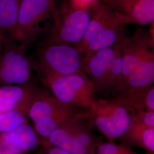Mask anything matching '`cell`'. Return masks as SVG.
Returning a JSON list of instances; mask_svg holds the SVG:
<instances>
[{
	"label": "cell",
	"mask_w": 154,
	"mask_h": 154,
	"mask_svg": "<svg viewBox=\"0 0 154 154\" xmlns=\"http://www.w3.org/2000/svg\"><path fill=\"white\" fill-rule=\"evenodd\" d=\"M46 154H71L57 147H50L48 149Z\"/></svg>",
	"instance_id": "obj_26"
},
{
	"label": "cell",
	"mask_w": 154,
	"mask_h": 154,
	"mask_svg": "<svg viewBox=\"0 0 154 154\" xmlns=\"http://www.w3.org/2000/svg\"><path fill=\"white\" fill-rule=\"evenodd\" d=\"M123 68V62L122 55L121 44L116 51V56L111 63L110 70L107 75L104 90L113 88L117 90L121 80Z\"/></svg>",
	"instance_id": "obj_20"
},
{
	"label": "cell",
	"mask_w": 154,
	"mask_h": 154,
	"mask_svg": "<svg viewBox=\"0 0 154 154\" xmlns=\"http://www.w3.org/2000/svg\"><path fill=\"white\" fill-rule=\"evenodd\" d=\"M123 36L112 46L83 56V72L93 82L97 92L104 90L107 75L116 51L121 44Z\"/></svg>",
	"instance_id": "obj_10"
},
{
	"label": "cell",
	"mask_w": 154,
	"mask_h": 154,
	"mask_svg": "<svg viewBox=\"0 0 154 154\" xmlns=\"http://www.w3.org/2000/svg\"><path fill=\"white\" fill-rule=\"evenodd\" d=\"M2 142L6 144L18 154L35 148L38 138L35 130L26 123L10 132L2 133Z\"/></svg>",
	"instance_id": "obj_16"
},
{
	"label": "cell",
	"mask_w": 154,
	"mask_h": 154,
	"mask_svg": "<svg viewBox=\"0 0 154 154\" xmlns=\"http://www.w3.org/2000/svg\"><path fill=\"white\" fill-rule=\"evenodd\" d=\"M116 99L133 112L154 111V84L139 88H127Z\"/></svg>",
	"instance_id": "obj_13"
},
{
	"label": "cell",
	"mask_w": 154,
	"mask_h": 154,
	"mask_svg": "<svg viewBox=\"0 0 154 154\" xmlns=\"http://www.w3.org/2000/svg\"><path fill=\"white\" fill-rule=\"evenodd\" d=\"M25 113L18 110H12L0 114V132L6 133L14 130L26 123Z\"/></svg>",
	"instance_id": "obj_21"
},
{
	"label": "cell",
	"mask_w": 154,
	"mask_h": 154,
	"mask_svg": "<svg viewBox=\"0 0 154 154\" xmlns=\"http://www.w3.org/2000/svg\"><path fill=\"white\" fill-rule=\"evenodd\" d=\"M5 37L0 35V52L1 50L2 49V44H3V39Z\"/></svg>",
	"instance_id": "obj_27"
},
{
	"label": "cell",
	"mask_w": 154,
	"mask_h": 154,
	"mask_svg": "<svg viewBox=\"0 0 154 154\" xmlns=\"http://www.w3.org/2000/svg\"><path fill=\"white\" fill-rule=\"evenodd\" d=\"M91 19L90 9L71 5L58 11L53 20L49 38L52 42L77 45L84 37Z\"/></svg>",
	"instance_id": "obj_7"
},
{
	"label": "cell",
	"mask_w": 154,
	"mask_h": 154,
	"mask_svg": "<svg viewBox=\"0 0 154 154\" xmlns=\"http://www.w3.org/2000/svg\"><path fill=\"white\" fill-rule=\"evenodd\" d=\"M85 111L80 112L61 127L77 138L91 154H95L100 140L92 131L93 128L85 116Z\"/></svg>",
	"instance_id": "obj_14"
},
{
	"label": "cell",
	"mask_w": 154,
	"mask_h": 154,
	"mask_svg": "<svg viewBox=\"0 0 154 154\" xmlns=\"http://www.w3.org/2000/svg\"><path fill=\"white\" fill-rule=\"evenodd\" d=\"M99 0H72V5L77 8L90 9L95 5Z\"/></svg>",
	"instance_id": "obj_24"
},
{
	"label": "cell",
	"mask_w": 154,
	"mask_h": 154,
	"mask_svg": "<svg viewBox=\"0 0 154 154\" xmlns=\"http://www.w3.org/2000/svg\"><path fill=\"white\" fill-rule=\"evenodd\" d=\"M154 82V52H153L142 61L131 75L127 78L119 93L127 88L146 87L152 85Z\"/></svg>",
	"instance_id": "obj_17"
},
{
	"label": "cell",
	"mask_w": 154,
	"mask_h": 154,
	"mask_svg": "<svg viewBox=\"0 0 154 154\" xmlns=\"http://www.w3.org/2000/svg\"><path fill=\"white\" fill-rule=\"evenodd\" d=\"M37 90L29 83L0 86V114L12 110L28 113Z\"/></svg>",
	"instance_id": "obj_11"
},
{
	"label": "cell",
	"mask_w": 154,
	"mask_h": 154,
	"mask_svg": "<svg viewBox=\"0 0 154 154\" xmlns=\"http://www.w3.org/2000/svg\"><path fill=\"white\" fill-rule=\"evenodd\" d=\"M83 59L71 45L47 41L39 53V70L42 78L83 72Z\"/></svg>",
	"instance_id": "obj_5"
},
{
	"label": "cell",
	"mask_w": 154,
	"mask_h": 154,
	"mask_svg": "<svg viewBox=\"0 0 154 154\" xmlns=\"http://www.w3.org/2000/svg\"><path fill=\"white\" fill-rule=\"evenodd\" d=\"M50 144L71 154H91L84 145L65 128L60 127L48 138Z\"/></svg>",
	"instance_id": "obj_19"
},
{
	"label": "cell",
	"mask_w": 154,
	"mask_h": 154,
	"mask_svg": "<svg viewBox=\"0 0 154 154\" xmlns=\"http://www.w3.org/2000/svg\"><path fill=\"white\" fill-rule=\"evenodd\" d=\"M99 2L126 25L154 22V0H99Z\"/></svg>",
	"instance_id": "obj_9"
},
{
	"label": "cell",
	"mask_w": 154,
	"mask_h": 154,
	"mask_svg": "<svg viewBox=\"0 0 154 154\" xmlns=\"http://www.w3.org/2000/svg\"><path fill=\"white\" fill-rule=\"evenodd\" d=\"M117 139L127 147H137L154 154V127L131 122L126 131Z\"/></svg>",
	"instance_id": "obj_15"
},
{
	"label": "cell",
	"mask_w": 154,
	"mask_h": 154,
	"mask_svg": "<svg viewBox=\"0 0 154 154\" xmlns=\"http://www.w3.org/2000/svg\"><path fill=\"white\" fill-rule=\"evenodd\" d=\"M79 111L81 109L61 102L53 95L37 90L28 110V115L35 123L54 116Z\"/></svg>",
	"instance_id": "obj_12"
},
{
	"label": "cell",
	"mask_w": 154,
	"mask_h": 154,
	"mask_svg": "<svg viewBox=\"0 0 154 154\" xmlns=\"http://www.w3.org/2000/svg\"><path fill=\"white\" fill-rule=\"evenodd\" d=\"M21 0H0V35L12 38L18 23Z\"/></svg>",
	"instance_id": "obj_18"
},
{
	"label": "cell",
	"mask_w": 154,
	"mask_h": 154,
	"mask_svg": "<svg viewBox=\"0 0 154 154\" xmlns=\"http://www.w3.org/2000/svg\"><path fill=\"white\" fill-rule=\"evenodd\" d=\"M153 52V37L142 29H137L132 36H123L122 55L123 68L121 80L116 91L119 93L121 91L127 78L142 61Z\"/></svg>",
	"instance_id": "obj_8"
},
{
	"label": "cell",
	"mask_w": 154,
	"mask_h": 154,
	"mask_svg": "<svg viewBox=\"0 0 154 154\" xmlns=\"http://www.w3.org/2000/svg\"><path fill=\"white\" fill-rule=\"evenodd\" d=\"M132 110L118 99H98L95 101L85 116L91 126L101 132L108 142L121 137L132 121Z\"/></svg>",
	"instance_id": "obj_2"
},
{
	"label": "cell",
	"mask_w": 154,
	"mask_h": 154,
	"mask_svg": "<svg viewBox=\"0 0 154 154\" xmlns=\"http://www.w3.org/2000/svg\"><path fill=\"white\" fill-rule=\"evenodd\" d=\"M95 154H140L135 152L130 147L122 144H117L115 142H103L100 141L96 148Z\"/></svg>",
	"instance_id": "obj_22"
},
{
	"label": "cell",
	"mask_w": 154,
	"mask_h": 154,
	"mask_svg": "<svg viewBox=\"0 0 154 154\" xmlns=\"http://www.w3.org/2000/svg\"><path fill=\"white\" fill-rule=\"evenodd\" d=\"M58 14L55 0H21L18 23L12 39L26 46L31 44L42 33V23Z\"/></svg>",
	"instance_id": "obj_4"
},
{
	"label": "cell",
	"mask_w": 154,
	"mask_h": 154,
	"mask_svg": "<svg viewBox=\"0 0 154 154\" xmlns=\"http://www.w3.org/2000/svg\"><path fill=\"white\" fill-rule=\"evenodd\" d=\"M0 154H20L5 143L0 144Z\"/></svg>",
	"instance_id": "obj_25"
},
{
	"label": "cell",
	"mask_w": 154,
	"mask_h": 154,
	"mask_svg": "<svg viewBox=\"0 0 154 154\" xmlns=\"http://www.w3.org/2000/svg\"><path fill=\"white\" fill-rule=\"evenodd\" d=\"M53 95L60 102L79 109H90L96 100L93 83L83 72L42 78Z\"/></svg>",
	"instance_id": "obj_3"
},
{
	"label": "cell",
	"mask_w": 154,
	"mask_h": 154,
	"mask_svg": "<svg viewBox=\"0 0 154 154\" xmlns=\"http://www.w3.org/2000/svg\"><path fill=\"white\" fill-rule=\"evenodd\" d=\"M26 48L11 38H4L0 52V85L19 86L29 82L33 65L26 55Z\"/></svg>",
	"instance_id": "obj_6"
},
{
	"label": "cell",
	"mask_w": 154,
	"mask_h": 154,
	"mask_svg": "<svg viewBox=\"0 0 154 154\" xmlns=\"http://www.w3.org/2000/svg\"><path fill=\"white\" fill-rule=\"evenodd\" d=\"M132 122L148 127H154V111L134 112Z\"/></svg>",
	"instance_id": "obj_23"
},
{
	"label": "cell",
	"mask_w": 154,
	"mask_h": 154,
	"mask_svg": "<svg viewBox=\"0 0 154 154\" xmlns=\"http://www.w3.org/2000/svg\"><path fill=\"white\" fill-rule=\"evenodd\" d=\"M125 25L98 1L92 7L91 19L84 37L73 46L83 56L111 46L123 35Z\"/></svg>",
	"instance_id": "obj_1"
}]
</instances>
